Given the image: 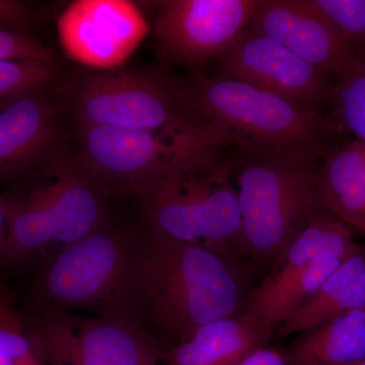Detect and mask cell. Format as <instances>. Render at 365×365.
Returning a JSON list of instances; mask_svg holds the SVG:
<instances>
[{
    "mask_svg": "<svg viewBox=\"0 0 365 365\" xmlns=\"http://www.w3.org/2000/svg\"><path fill=\"white\" fill-rule=\"evenodd\" d=\"M125 292L126 318L165 348L244 312L254 273L242 262L139 225Z\"/></svg>",
    "mask_w": 365,
    "mask_h": 365,
    "instance_id": "6da1fadb",
    "label": "cell"
},
{
    "mask_svg": "<svg viewBox=\"0 0 365 365\" xmlns=\"http://www.w3.org/2000/svg\"><path fill=\"white\" fill-rule=\"evenodd\" d=\"M246 153L235 170L245 259L254 274L270 272L297 237L331 211L317 158L284 150Z\"/></svg>",
    "mask_w": 365,
    "mask_h": 365,
    "instance_id": "7a4b0ae2",
    "label": "cell"
},
{
    "mask_svg": "<svg viewBox=\"0 0 365 365\" xmlns=\"http://www.w3.org/2000/svg\"><path fill=\"white\" fill-rule=\"evenodd\" d=\"M222 148L150 182L131 200L140 225L150 232L247 265L234 182L240 160L223 157Z\"/></svg>",
    "mask_w": 365,
    "mask_h": 365,
    "instance_id": "3957f363",
    "label": "cell"
},
{
    "mask_svg": "<svg viewBox=\"0 0 365 365\" xmlns=\"http://www.w3.org/2000/svg\"><path fill=\"white\" fill-rule=\"evenodd\" d=\"M1 192L9 242L0 265L16 268L81 241L106 223L110 196L73 157L71 148Z\"/></svg>",
    "mask_w": 365,
    "mask_h": 365,
    "instance_id": "277c9868",
    "label": "cell"
},
{
    "mask_svg": "<svg viewBox=\"0 0 365 365\" xmlns=\"http://www.w3.org/2000/svg\"><path fill=\"white\" fill-rule=\"evenodd\" d=\"M184 88L190 106L234 136L242 150H274L318 158L336 125L319 112L227 78L196 76Z\"/></svg>",
    "mask_w": 365,
    "mask_h": 365,
    "instance_id": "5b68a950",
    "label": "cell"
},
{
    "mask_svg": "<svg viewBox=\"0 0 365 365\" xmlns=\"http://www.w3.org/2000/svg\"><path fill=\"white\" fill-rule=\"evenodd\" d=\"M230 143H235L234 136L215 123L205 130L187 133L76 126L71 151L108 195L131 199L150 182Z\"/></svg>",
    "mask_w": 365,
    "mask_h": 365,
    "instance_id": "8992f818",
    "label": "cell"
},
{
    "mask_svg": "<svg viewBox=\"0 0 365 365\" xmlns=\"http://www.w3.org/2000/svg\"><path fill=\"white\" fill-rule=\"evenodd\" d=\"M57 91L74 126L187 133L213 124L190 106L182 86L150 72H81Z\"/></svg>",
    "mask_w": 365,
    "mask_h": 365,
    "instance_id": "52a82bcc",
    "label": "cell"
},
{
    "mask_svg": "<svg viewBox=\"0 0 365 365\" xmlns=\"http://www.w3.org/2000/svg\"><path fill=\"white\" fill-rule=\"evenodd\" d=\"M139 227L112 220L57 252L36 281L38 307L127 319L125 292Z\"/></svg>",
    "mask_w": 365,
    "mask_h": 365,
    "instance_id": "ba28073f",
    "label": "cell"
},
{
    "mask_svg": "<svg viewBox=\"0 0 365 365\" xmlns=\"http://www.w3.org/2000/svg\"><path fill=\"white\" fill-rule=\"evenodd\" d=\"M24 323L42 365H151L167 349L140 326L117 317L38 307Z\"/></svg>",
    "mask_w": 365,
    "mask_h": 365,
    "instance_id": "9c48e42d",
    "label": "cell"
},
{
    "mask_svg": "<svg viewBox=\"0 0 365 365\" xmlns=\"http://www.w3.org/2000/svg\"><path fill=\"white\" fill-rule=\"evenodd\" d=\"M357 248L348 225L331 212L319 216L253 288L245 313L273 326L279 324L312 297Z\"/></svg>",
    "mask_w": 365,
    "mask_h": 365,
    "instance_id": "30bf717a",
    "label": "cell"
},
{
    "mask_svg": "<svg viewBox=\"0 0 365 365\" xmlns=\"http://www.w3.org/2000/svg\"><path fill=\"white\" fill-rule=\"evenodd\" d=\"M262 0H167L158 4L155 34L167 58L200 66L222 55L251 24Z\"/></svg>",
    "mask_w": 365,
    "mask_h": 365,
    "instance_id": "8fae6325",
    "label": "cell"
},
{
    "mask_svg": "<svg viewBox=\"0 0 365 365\" xmlns=\"http://www.w3.org/2000/svg\"><path fill=\"white\" fill-rule=\"evenodd\" d=\"M68 119L54 88L0 100V185L31 176L69 148Z\"/></svg>",
    "mask_w": 365,
    "mask_h": 365,
    "instance_id": "7c38bea8",
    "label": "cell"
},
{
    "mask_svg": "<svg viewBox=\"0 0 365 365\" xmlns=\"http://www.w3.org/2000/svg\"><path fill=\"white\" fill-rule=\"evenodd\" d=\"M218 57L222 78L268 91L307 111L318 112L331 93L325 72L250 26Z\"/></svg>",
    "mask_w": 365,
    "mask_h": 365,
    "instance_id": "4fadbf2b",
    "label": "cell"
},
{
    "mask_svg": "<svg viewBox=\"0 0 365 365\" xmlns=\"http://www.w3.org/2000/svg\"><path fill=\"white\" fill-rule=\"evenodd\" d=\"M150 30L139 7L127 0H78L57 21L67 56L95 71L122 66Z\"/></svg>",
    "mask_w": 365,
    "mask_h": 365,
    "instance_id": "5bb4252c",
    "label": "cell"
},
{
    "mask_svg": "<svg viewBox=\"0 0 365 365\" xmlns=\"http://www.w3.org/2000/svg\"><path fill=\"white\" fill-rule=\"evenodd\" d=\"M250 26L326 74L340 76L356 55L309 0H265Z\"/></svg>",
    "mask_w": 365,
    "mask_h": 365,
    "instance_id": "9a60e30c",
    "label": "cell"
},
{
    "mask_svg": "<svg viewBox=\"0 0 365 365\" xmlns=\"http://www.w3.org/2000/svg\"><path fill=\"white\" fill-rule=\"evenodd\" d=\"M275 326L252 314L225 317L199 328L191 337L163 352V365H237L267 347Z\"/></svg>",
    "mask_w": 365,
    "mask_h": 365,
    "instance_id": "2e32d148",
    "label": "cell"
},
{
    "mask_svg": "<svg viewBox=\"0 0 365 365\" xmlns=\"http://www.w3.org/2000/svg\"><path fill=\"white\" fill-rule=\"evenodd\" d=\"M365 307V248L354 252L312 297L280 322L276 335L285 338L311 330L335 314Z\"/></svg>",
    "mask_w": 365,
    "mask_h": 365,
    "instance_id": "e0dca14e",
    "label": "cell"
},
{
    "mask_svg": "<svg viewBox=\"0 0 365 365\" xmlns=\"http://www.w3.org/2000/svg\"><path fill=\"white\" fill-rule=\"evenodd\" d=\"M288 365H344L365 360V307L304 331L285 350Z\"/></svg>",
    "mask_w": 365,
    "mask_h": 365,
    "instance_id": "ac0fdd59",
    "label": "cell"
},
{
    "mask_svg": "<svg viewBox=\"0 0 365 365\" xmlns=\"http://www.w3.org/2000/svg\"><path fill=\"white\" fill-rule=\"evenodd\" d=\"M321 186L333 215L354 230L365 225V144L353 141L329 150Z\"/></svg>",
    "mask_w": 365,
    "mask_h": 365,
    "instance_id": "d6986e66",
    "label": "cell"
},
{
    "mask_svg": "<svg viewBox=\"0 0 365 365\" xmlns=\"http://www.w3.org/2000/svg\"><path fill=\"white\" fill-rule=\"evenodd\" d=\"M59 76L57 66L37 60L0 59V100L54 88Z\"/></svg>",
    "mask_w": 365,
    "mask_h": 365,
    "instance_id": "ffe728a7",
    "label": "cell"
},
{
    "mask_svg": "<svg viewBox=\"0 0 365 365\" xmlns=\"http://www.w3.org/2000/svg\"><path fill=\"white\" fill-rule=\"evenodd\" d=\"M333 93L338 117L365 144V67L356 55L351 66L339 76Z\"/></svg>",
    "mask_w": 365,
    "mask_h": 365,
    "instance_id": "44dd1931",
    "label": "cell"
},
{
    "mask_svg": "<svg viewBox=\"0 0 365 365\" xmlns=\"http://www.w3.org/2000/svg\"><path fill=\"white\" fill-rule=\"evenodd\" d=\"M351 47L365 48V0H309Z\"/></svg>",
    "mask_w": 365,
    "mask_h": 365,
    "instance_id": "7402d4cb",
    "label": "cell"
},
{
    "mask_svg": "<svg viewBox=\"0 0 365 365\" xmlns=\"http://www.w3.org/2000/svg\"><path fill=\"white\" fill-rule=\"evenodd\" d=\"M32 354L33 346L26 332L24 318L0 290V365H18L21 359Z\"/></svg>",
    "mask_w": 365,
    "mask_h": 365,
    "instance_id": "603a6c76",
    "label": "cell"
},
{
    "mask_svg": "<svg viewBox=\"0 0 365 365\" xmlns=\"http://www.w3.org/2000/svg\"><path fill=\"white\" fill-rule=\"evenodd\" d=\"M0 59L37 60L57 66L54 51L31 35L0 30Z\"/></svg>",
    "mask_w": 365,
    "mask_h": 365,
    "instance_id": "cb8c5ba5",
    "label": "cell"
},
{
    "mask_svg": "<svg viewBox=\"0 0 365 365\" xmlns=\"http://www.w3.org/2000/svg\"><path fill=\"white\" fill-rule=\"evenodd\" d=\"M41 13L32 2L0 0V30L26 34L39 21Z\"/></svg>",
    "mask_w": 365,
    "mask_h": 365,
    "instance_id": "d4e9b609",
    "label": "cell"
},
{
    "mask_svg": "<svg viewBox=\"0 0 365 365\" xmlns=\"http://www.w3.org/2000/svg\"><path fill=\"white\" fill-rule=\"evenodd\" d=\"M237 365H288V361L282 350L264 347L250 354Z\"/></svg>",
    "mask_w": 365,
    "mask_h": 365,
    "instance_id": "484cf974",
    "label": "cell"
},
{
    "mask_svg": "<svg viewBox=\"0 0 365 365\" xmlns=\"http://www.w3.org/2000/svg\"><path fill=\"white\" fill-rule=\"evenodd\" d=\"M7 242H9V220H7L4 197L0 191V263L6 254Z\"/></svg>",
    "mask_w": 365,
    "mask_h": 365,
    "instance_id": "4316f807",
    "label": "cell"
},
{
    "mask_svg": "<svg viewBox=\"0 0 365 365\" xmlns=\"http://www.w3.org/2000/svg\"><path fill=\"white\" fill-rule=\"evenodd\" d=\"M18 365H42L40 364L39 360L36 359L35 355H29V356L25 357V359H21L20 362H19Z\"/></svg>",
    "mask_w": 365,
    "mask_h": 365,
    "instance_id": "83f0119b",
    "label": "cell"
},
{
    "mask_svg": "<svg viewBox=\"0 0 365 365\" xmlns=\"http://www.w3.org/2000/svg\"><path fill=\"white\" fill-rule=\"evenodd\" d=\"M356 57L357 59L361 62L362 66L365 67V48L361 50V52L359 53V54H356Z\"/></svg>",
    "mask_w": 365,
    "mask_h": 365,
    "instance_id": "f1b7e54d",
    "label": "cell"
},
{
    "mask_svg": "<svg viewBox=\"0 0 365 365\" xmlns=\"http://www.w3.org/2000/svg\"><path fill=\"white\" fill-rule=\"evenodd\" d=\"M355 230L365 237V225H360V227L355 228Z\"/></svg>",
    "mask_w": 365,
    "mask_h": 365,
    "instance_id": "f546056e",
    "label": "cell"
},
{
    "mask_svg": "<svg viewBox=\"0 0 365 365\" xmlns=\"http://www.w3.org/2000/svg\"><path fill=\"white\" fill-rule=\"evenodd\" d=\"M359 365H365V360H364V361L359 362Z\"/></svg>",
    "mask_w": 365,
    "mask_h": 365,
    "instance_id": "4dcf8cb0",
    "label": "cell"
},
{
    "mask_svg": "<svg viewBox=\"0 0 365 365\" xmlns=\"http://www.w3.org/2000/svg\"><path fill=\"white\" fill-rule=\"evenodd\" d=\"M151 365H163V364H160V362H158V364H151Z\"/></svg>",
    "mask_w": 365,
    "mask_h": 365,
    "instance_id": "1f68e13d",
    "label": "cell"
},
{
    "mask_svg": "<svg viewBox=\"0 0 365 365\" xmlns=\"http://www.w3.org/2000/svg\"><path fill=\"white\" fill-rule=\"evenodd\" d=\"M344 365H359V364H344Z\"/></svg>",
    "mask_w": 365,
    "mask_h": 365,
    "instance_id": "d6a6232c",
    "label": "cell"
}]
</instances>
